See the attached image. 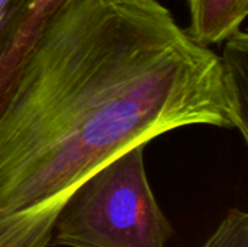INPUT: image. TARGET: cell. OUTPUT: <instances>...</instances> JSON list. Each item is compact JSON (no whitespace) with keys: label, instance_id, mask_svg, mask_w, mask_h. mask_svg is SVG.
Instances as JSON below:
<instances>
[{"label":"cell","instance_id":"6da1fadb","mask_svg":"<svg viewBox=\"0 0 248 247\" xmlns=\"http://www.w3.org/2000/svg\"><path fill=\"white\" fill-rule=\"evenodd\" d=\"M246 93L158 0H68L0 93V247H51L73 194L161 134L209 125L247 141Z\"/></svg>","mask_w":248,"mask_h":247},{"label":"cell","instance_id":"7a4b0ae2","mask_svg":"<svg viewBox=\"0 0 248 247\" xmlns=\"http://www.w3.org/2000/svg\"><path fill=\"white\" fill-rule=\"evenodd\" d=\"M144 147L109 162L73 194L51 247H166L173 229L151 189Z\"/></svg>","mask_w":248,"mask_h":247},{"label":"cell","instance_id":"3957f363","mask_svg":"<svg viewBox=\"0 0 248 247\" xmlns=\"http://www.w3.org/2000/svg\"><path fill=\"white\" fill-rule=\"evenodd\" d=\"M186 32L203 47L225 42L241 31L247 17L248 0H187Z\"/></svg>","mask_w":248,"mask_h":247},{"label":"cell","instance_id":"277c9868","mask_svg":"<svg viewBox=\"0 0 248 247\" xmlns=\"http://www.w3.org/2000/svg\"><path fill=\"white\" fill-rule=\"evenodd\" d=\"M35 0H0V93L32 36Z\"/></svg>","mask_w":248,"mask_h":247},{"label":"cell","instance_id":"5b68a950","mask_svg":"<svg viewBox=\"0 0 248 247\" xmlns=\"http://www.w3.org/2000/svg\"><path fill=\"white\" fill-rule=\"evenodd\" d=\"M201 247H248V215L231 210Z\"/></svg>","mask_w":248,"mask_h":247},{"label":"cell","instance_id":"8992f818","mask_svg":"<svg viewBox=\"0 0 248 247\" xmlns=\"http://www.w3.org/2000/svg\"><path fill=\"white\" fill-rule=\"evenodd\" d=\"M67 1L68 0H35V16H33V23H32V35L35 33V31L39 28V25L48 16H51L57 9H60Z\"/></svg>","mask_w":248,"mask_h":247}]
</instances>
